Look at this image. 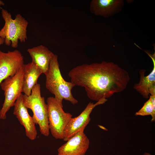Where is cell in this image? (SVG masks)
<instances>
[{
	"label": "cell",
	"mask_w": 155,
	"mask_h": 155,
	"mask_svg": "<svg viewBox=\"0 0 155 155\" xmlns=\"http://www.w3.org/2000/svg\"><path fill=\"white\" fill-rule=\"evenodd\" d=\"M135 115L142 116L151 115L152 117L151 122L155 121V112L154 111L152 102L149 98L142 107L136 112Z\"/></svg>",
	"instance_id": "15"
},
{
	"label": "cell",
	"mask_w": 155,
	"mask_h": 155,
	"mask_svg": "<svg viewBox=\"0 0 155 155\" xmlns=\"http://www.w3.org/2000/svg\"><path fill=\"white\" fill-rule=\"evenodd\" d=\"M82 129L69 139L57 150L58 155H85L90 140Z\"/></svg>",
	"instance_id": "9"
},
{
	"label": "cell",
	"mask_w": 155,
	"mask_h": 155,
	"mask_svg": "<svg viewBox=\"0 0 155 155\" xmlns=\"http://www.w3.org/2000/svg\"><path fill=\"white\" fill-rule=\"evenodd\" d=\"M107 100L104 97L94 104L90 102L79 115L72 117L65 129L63 140L67 141L81 130H84L91 120L90 115L93 109L98 105L104 103Z\"/></svg>",
	"instance_id": "7"
},
{
	"label": "cell",
	"mask_w": 155,
	"mask_h": 155,
	"mask_svg": "<svg viewBox=\"0 0 155 155\" xmlns=\"http://www.w3.org/2000/svg\"><path fill=\"white\" fill-rule=\"evenodd\" d=\"M152 60L153 67L150 73L145 76L146 70L141 69L140 70V81L138 83L135 84L133 88L138 92L145 98H149V90L152 87L155 86V53L151 54L145 51Z\"/></svg>",
	"instance_id": "13"
},
{
	"label": "cell",
	"mask_w": 155,
	"mask_h": 155,
	"mask_svg": "<svg viewBox=\"0 0 155 155\" xmlns=\"http://www.w3.org/2000/svg\"><path fill=\"white\" fill-rule=\"evenodd\" d=\"M45 86L57 101L63 105V99L74 105L78 100L73 96L71 90L75 86L71 82L66 81L63 78L60 71L58 56L54 54L51 60L48 70L45 74Z\"/></svg>",
	"instance_id": "2"
},
{
	"label": "cell",
	"mask_w": 155,
	"mask_h": 155,
	"mask_svg": "<svg viewBox=\"0 0 155 155\" xmlns=\"http://www.w3.org/2000/svg\"><path fill=\"white\" fill-rule=\"evenodd\" d=\"M46 102L49 131L55 139H63L65 129L72 115L65 112L54 97H48Z\"/></svg>",
	"instance_id": "5"
},
{
	"label": "cell",
	"mask_w": 155,
	"mask_h": 155,
	"mask_svg": "<svg viewBox=\"0 0 155 155\" xmlns=\"http://www.w3.org/2000/svg\"><path fill=\"white\" fill-rule=\"evenodd\" d=\"M142 155H152L150 154L147 153V152H145L144 154H143Z\"/></svg>",
	"instance_id": "18"
},
{
	"label": "cell",
	"mask_w": 155,
	"mask_h": 155,
	"mask_svg": "<svg viewBox=\"0 0 155 155\" xmlns=\"http://www.w3.org/2000/svg\"><path fill=\"white\" fill-rule=\"evenodd\" d=\"M23 65L14 75L6 78L0 84L1 89L4 92L5 96L4 103L0 110L1 119H6L7 113L14 106L16 101L22 92Z\"/></svg>",
	"instance_id": "6"
},
{
	"label": "cell",
	"mask_w": 155,
	"mask_h": 155,
	"mask_svg": "<svg viewBox=\"0 0 155 155\" xmlns=\"http://www.w3.org/2000/svg\"><path fill=\"white\" fill-rule=\"evenodd\" d=\"M23 99L25 106L32 111V118L35 124L38 125L40 133L48 136L50 131L47 105L44 97L41 96L40 84L37 83L34 86L30 95L23 94Z\"/></svg>",
	"instance_id": "4"
},
{
	"label": "cell",
	"mask_w": 155,
	"mask_h": 155,
	"mask_svg": "<svg viewBox=\"0 0 155 155\" xmlns=\"http://www.w3.org/2000/svg\"><path fill=\"white\" fill-rule=\"evenodd\" d=\"M24 64L23 56L18 50L7 53L0 50V84L6 78L14 75Z\"/></svg>",
	"instance_id": "8"
},
{
	"label": "cell",
	"mask_w": 155,
	"mask_h": 155,
	"mask_svg": "<svg viewBox=\"0 0 155 155\" xmlns=\"http://www.w3.org/2000/svg\"><path fill=\"white\" fill-rule=\"evenodd\" d=\"M2 17L5 24L0 30V37L4 40V43L13 48L18 46V41L25 42L27 40V29L28 21L21 14H18L14 19L7 10H1Z\"/></svg>",
	"instance_id": "3"
},
{
	"label": "cell",
	"mask_w": 155,
	"mask_h": 155,
	"mask_svg": "<svg viewBox=\"0 0 155 155\" xmlns=\"http://www.w3.org/2000/svg\"><path fill=\"white\" fill-rule=\"evenodd\" d=\"M23 67L22 92L29 96L31 94L32 88L38 83V79L42 73L40 69L32 62L24 64Z\"/></svg>",
	"instance_id": "14"
},
{
	"label": "cell",
	"mask_w": 155,
	"mask_h": 155,
	"mask_svg": "<svg viewBox=\"0 0 155 155\" xmlns=\"http://www.w3.org/2000/svg\"><path fill=\"white\" fill-rule=\"evenodd\" d=\"M27 51L32 58V62L45 75L48 70L51 60L54 54L42 45L29 48Z\"/></svg>",
	"instance_id": "12"
},
{
	"label": "cell",
	"mask_w": 155,
	"mask_h": 155,
	"mask_svg": "<svg viewBox=\"0 0 155 155\" xmlns=\"http://www.w3.org/2000/svg\"><path fill=\"white\" fill-rule=\"evenodd\" d=\"M13 106V114L20 124L24 127L26 136L31 140H35L37 134L36 124L32 117L28 113V108L24 105L23 94H21L17 99Z\"/></svg>",
	"instance_id": "10"
},
{
	"label": "cell",
	"mask_w": 155,
	"mask_h": 155,
	"mask_svg": "<svg viewBox=\"0 0 155 155\" xmlns=\"http://www.w3.org/2000/svg\"><path fill=\"white\" fill-rule=\"evenodd\" d=\"M124 5L122 0H92L90 9L95 15L108 18L120 12Z\"/></svg>",
	"instance_id": "11"
},
{
	"label": "cell",
	"mask_w": 155,
	"mask_h": 155,
	"mask_svg": "<svg viewBox=\"0 0 155 155\" xmlns=\"http://www.w3.org/2000/svg\"><path fill=\"white\" fill-rule=\"evenodd\" d=\"M5 3L4 2L1 0H0V10L1 9V5H5Z\"/></svg>",
	"instance_id": "17"
},
{
	"label": "cell",
	"mask_w": 155,
	"mask_h": 155,
	"mask_svg": "<svg viewBox=\"0 0 155 155\" xmlns=\"http://www.w3.org/2000/svg\"><path fill=\"white\" fill-rule=\"evenodd\" d=\"M75 86L84 87L90 99L98 101L123 91L130 80L128 72L113 62L77 66L68 73Z\"/></svg>",
	"instance_id": "1"
},
{
	"label": "cell",
	"mask_w": 155,
	"mask_h": 155,
	"mask_svg": "<svg viewBox=\"0 0 155 155\" xmlns=\"http://www.w3.org/2000/svg\"><path fill=\"white\" fill-rule=\"evenodd\" d=\"M4 43V40L0 37V45L3 44Z\"/></svg>",
	"instance_id": "16"
}]
</instances>
